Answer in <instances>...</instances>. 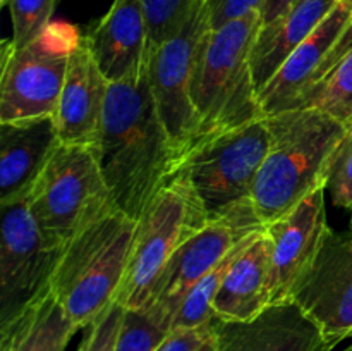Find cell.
Wrapping results in <instances>:
<instances>
[{"label": "cell", "mask_w": 352, "mask_h": 351, "mask_svg": "<svg viewBox=\"0 0 352 351\" xmlns=\"http://www.w3.org/2000/svg\"><path fill=\"white\" fill-rule=\"evenodd\" d=\"M93 151L117 209L140 219L170 181L179 157L155 103L148 58L138 78L110 83Z\"/></svg>", "instance_id": "cell-1"}, {"label": "cell", "mask_w": 352, "mask_h": 351, "mask_svg": "<svg viewBox=\"0 0 352 351\" xmlns=\"http://www.w3.org/2000/svg\"><path fill=\"white\" fill-rule=\"evenodd\" d=\"M265 119L270 147L254 179L251 202L267 226L325 188L330 160L347 129L318 109L285 110Z\"/></svg>", "instance_id": "cell-2"}, {"label": "cell", "mask_w": 352, "mask_h": 351, "mask_svg": "<svg viewBox=\"0 0 352 351\" xmlns=\"http://www.w3.org/2000/svg\"><path fill=\"white\" fill-rule=\"evenodd\" d=\"M261 24L260 10H251L217 30L208 28L199 40L191 72V102L199 119L195 141L265 117L251 69Z\"/></svg>", "instance_id": "cell-3"}, {"label": "cell", "mask_w": 352, "mask_h": 351, "mask_svg": "<svg viewBox=\"0 0 352 351\" xmlns=\"http://www.w3.org/2000/svg\"><path fill=\"white\" fill-rule=\"evenodd\" d=\"M138 220L116 210L72 237L52 277V291L78 329L116 301L129 264Z\"/></svg>", "instance_id": "cell-4"}, {"label": "cell", "mask_w": 352, "mask_h": 351, "mask_svg": "<svg viewBox=\"0 0 352 351\" xmlns=\"http://www.w3.org/2000/svg\"><path fill=\"white\" fill-rule=\"evenodd\" d=\"M28 209L50 246L72 237L119 210L96 155L81 145L60 143L28 193Z\"/></svg>", "instance_id": "cell-5"}, {"label": "cell", "mask_w": 352, "mask_h": 351, "mask_svg": "<svg viewBox=\"0 0 352 351\" xmlns=\"http://www.w3.org/2000/svg\"><path fill=\"white\" fill-rule=\"evenodd\" d=\"M268 147V124L260 117L236 129L199 138L179 155L172 178L188 179L210 219H215L251 202L254 179Z\"/></svg>", "instance_id": "cell-6"}, {"label": "cell", "mask_w": 352, "mask_h": 351, "mask_svg": "<svg viewBox=\"0 0 352 351\" xmlns=\"http://www.w3.org/2000/svg\"><path fill=\"white\" fill-rule=\"evenodd\" d=\"M208 222V210L191 182L174 176L138 219L129 264L116 301L124 308H143L151 282L168 258Z\"/></svg>", "instance_id": "cell-7"}, {"label": "cell", "mask_w": 352, "mask_h": 351, "mask_svg": "<svg viewBox=\"0 0 352 351\" xmlns=\"http://www.w3.org/2000/svg\"><path fill=\"white\" fill-rule=\"evenodd\" d=\"M78 28L52 21L34 41L14 48L2 43L0 124L55 117L72 52L81 41Z\"/></svg>", "instance_id": "cell-8"}, {"label": "cell", "mask_w": 352, "mask_h": 351, "mask_svg": "<svg viewBox=\"0 0 352 351\" xmlns=\"http://www.w3.org/2000/svg\"><path fill=\"white\" fill-rule=\"evenodd\" d=\"M253 202L210 219L199 233L189 237L151 282L141 310L170 332L175 315L188 292L251 234L265 229Z\"/></svg>", "instance_id": "cell-9"}, {"label": "cell", "mask_w": 352, "mask_h": 351, "mask_svg": "<svg viewBox=\"0 0 352 351\" xmlns=\"http://www.w3.org/2000/svg\"><path fill=\"white\" fill-rule=\"evenodd\" d=\"M62 253L64 248L50 246L38 231L28 209V196L2 203L0 323L50 289Z\"/></svg>", "instance_id": "cell-10"}, {"label": "cell", "mask_w": 352, "mask_h": 351, "mask_svg": "<svg viewBox=\"0 0 352 351\" xmlns=\"http://www.w3.org/2000/svg\"><path fill=\"white\" fill-rule=\"evenodd\" d=\"M210 26L206 2L192 12L184 26L148 50V74L162 123L181 155L192 145L199 119L191 102V72L196 47ZM179 158V157H177Z\"/></svg>", "instance_id": "cell-11"}, {"label": "cell", "mask_w": 352, "mask_h": 351, "mask_svg": "<svg viewBox=\"0 0 352 351\" xmlns=\"http://www.w3.org/2000/svg\"><path fill=\"white\" fill-rule=\"evenodd\" d=\"M333 348L352 339V236L330 229L291 296Z\"/></svg>", "instance_id": "cell-12"}, {"label": "cell", "mask_w": 352, "mask_h": 351, "mask_svg": "<svg viewBox=\"0 0 352 351\" xmlns=\"http://www.w3.org/2000/svg\"><path fill=\"white\" fill-rule=\"evenodd\" d=\"M329 233L325 188L316 189L284 217L267 224L270 241L272 305L291 301L294 288L311 267Z\"/></svg>", "instance_id": "cell-13"}, {"label": "cell", "mask_w": 352, "mask_h": 351, "mask_svg": "<svg viewBox=\"0 0 352 351\" xmlns=\"http://www.w3.org/2000/svg\"><path fill=\"white\" fill-rule=\"evenodd\" d=\"M210 329L217 351H333L294 301L270 305L250 322L213 319Z\"/></svg>", "instance_id": "cell-14"}, {"label": "cell", "mask_w": 352, "mask_h": 351, "mask_svg": "<svg viewBox=\"0 0 352 351\" xmlns=\"http://www.w3.org/2000/svg\"><path fill=\"white\" fill-rule=\"evenodd\" d=\"M352 21V2L339 0L320 26L285 58L268 85L258 93L263 116L299 109L306 93L316 83L320 67Z\"/></svg>", "instance_id": "cell-15"}, {"label": "cell", "mask_w": 352, "mask_h": 351, "mask_svg": "<svg viewBox=\"0 0 352 351\" xmlns=\"http://www.w3.org/2000/svg\"><path fill=\"white\" fill-rule=\"evenodd\" d=\"M96 65L109 83H126L143 71L150 48L141 0H113L109 12L85 34Z\"/></svg>", "instance_id": "cell-16"}, {"label": "cell", "mask_w": 352, "mask_h": 351, "mask_svg": "<svg viewBox=\"0 0 352 351\" xmlns=\"http://www.w3.org/2000/svg\"><path fill=\"white\" fill-rule=\"evenodd\" d=\"M109 86L110 83L96 65L82 36L69 61L67 76L54 117L60 143L81 145L95 150Z\"/></svg>", "instance_id": "cell-17"}, {"label": "cell", "mask_w": 352, "mask_h": 351, "mask_svg": "<svg viewBox=\"0 0 352 351\" xmlns=\"http://www.w3.org/2000/svg\"><path fill=\"white\" fill-rule=\"evenodd\" d=\"M58 145L54 117L0 124V203L28 196Z\"/></svg>", "instance_id": "cell-18"}, {"label": "cell", "mask_w": 352, "mask_h": 351, "mask_svg": "<svg viewBox=\"0 0 352 351\" xmlns=\"http://www.w3.org/2000/svg\"><path fill=\"white\" fill-rule=\"evenodd\" d=\"M270 305V241L265 227L232 262L212 306L215 319L226 322H250Z\"/></svg>", "instance_id": "cell-19"}, {"label": "cell", "mask_w": 352, "mask_h": 351, "mask_svg": "<svg viewBox=\"0 0 352 351\" xmlns=\"http://www.w3.org/2000/svg\"><path fill=\"white\" fill-rule=\"evenodd\" d=\"M339 0H298L280 17L261 24L251 50V69L256 92L268 85L285 58L320 26Z\"/></svg>", "instance_id": "cell-20"}, {"label": "cell", "mask_w": 352, "mask_h": 351, "mask_svg": "<svg viewBox=\"0 0 352 351\" xmlns=\"http://www.w3.org/2000/svg\"><path fill=\"white\" fill-rule=\"evenodd\" d=\"M76 330L79 329L50 288L0 323V351H65Z\"/></svg>", "instance_id": "cell-21"}, {"label": "cell", "mask_w": 352, "mask_h": 351, "mask_svg": "<svg viewBox=\"0 0 352 351\" xmlns=\"http://www.w3.org/2000/svg\"><path fill=\"white\" fill-rule=\"evenodd\" d=\"M263 231V229H261ZM260 233V231H258ZM258 233L251 234L246 240L241 241L226 258H223L220 264H217L191 291L188 292V296L182 301L181 308H179L177 315H175L174 323H172V330L179 329H198V327H206L212 323V320L215 319V313H213V298H215L217 291L222 286L223 277H226L227 270L232 265V262L236 260L237 255L241 253L244 246L256 236ZM170 330V332H172Z\"/></svg>", "instance_id": "cell-22"}, {"label": "cell", "mask_w": 352, "mask_h": 351, "mask_svg": "<svg viewBox=\"0 0 352 351\" xmlns=\"http://www.w3.org/2000/svg\"><path fill=\"white\" fill-rule=\"evenodd\" d=\"M299 109H318L352 129V50L302 98Z\"/></svg>", "instance_id": "cell-23"}, {"label": "cell", "mask_w": 352, "mask_h": 351, "mask_svg": "<svg viewBox=\"0 0 352 351\" xmlns=\"http://www.w3.org/2000/svg\"><path fill=\"white\" fill-rule=\"evenodd\" d=\"M206 0H141L148 23L151 47L174 36Z\"/></svg>", "instance_id": "cell-24"}, {"label": "cell", "mask_w": 352, "mask_h": 351, "mask_svg": "<svg viewBox=\"0 0 352 351\" xmlns=\"http://www.w3.org/2000/svg\"><path fill=\"white\" fill-rule=\"evenodd\" d=\"M10 19H12L14 48H23L36 40L52 23L57 0H9Z\"/></svg>", "instance_id": "cell-25"}, {"label": "cell", "mask_w": 352, "mask_h": 351, "mask_svg": "<svg viewBox=\"0 0 352 351\" xmlns=\"http://www.w3.org/2000/svg\"><path fill=\"white\" fill-rule=\"evenodd\" d=\"M167 336L168 330L144 310L126 308L113 351H155Z\"/></svg>", "instance_id": "cell-26"}, {"label": "cell", "mask_w": 352, "mask_h": 351, "mask_svg": "<svg viewBox=\"0 0 352 351\" xmlns=\"http://www.w3.org/2000/svg\"><path fill=\"white\" fill-rule=\"evenodd\" d=\"M336 206L352 212V129H347L330 160L327 186Z\"/></svg>", "instance_id": "cell-27"}, {"label": "cell", "mask_w": 352, "mask_h": 351, "mask_svg": "<svg viewBox=\"0 0 352 351\" xmlns=\"http://www.w3.org/2000/svg\"><path fill=\"white\" fill-rule=\"evenodd\" d=\"M124 308L120 303L113 301L109 308L103 310L102 315L88 327V334L81 341L82 351H113L122 327Z\"/></svg>", "instance_id": "cell-28"}, {"label": "cell", "mask_w": 352, "mask_h": 351, "mask_svg": "<svg viewBox=\"0 0 352 351\" xmlns=\"http://www.w3.org/2000/svg\"><path fill=\"white\" fill-rule=\"evenodd\" d=\"M265 0H206L212 30L223 26L251 10H260Z\"/></svg>", "instance_id": "cell-29"}, {"label": "cell", "mask_w": 352, "mask_h": 351, "mask_svg": "<svg viewBox=\"0 0 352 351\" xmlns=\"http://www.w3.org/2000/svg\"><path fill=\"white\" fill-rule=\"evenodd\" d=\"M210 339H212L210 326L172 330L155 351H199Z\"/></svg>", "instance_id": "cell-30"}, {"label": "cell", "mask_w": 352, "mask_h": 351, "mask_svg": "<svg viewBox=\"0 0 352 351\" xmlns=\"http://www.w3.org/2000/svg\"><path fill=\"white\" fill-rule=\"evenodd\" d=\"M351 50H352V21L349 23V26H347V30L344 31L342 36H340V40L337 41L336 47L330 50V54L327 55L325 61H323L322 67H320V71H318V76H316V83H318L320 79L325 78V76L329 74V72L332 71L337 64H339L340 58H342L346 54H349Z\"/></svg>", "instance_id": "cell-31"}, {"label": "cell", "mask_w": 352, "mask_h": 351, "mask_svg": "<svg viewBox=\"0 0 352 351\" xmlns=\"http://www.w3.org/2000/svg\"><path fill=\"white\" fill-rule=\"evenodd\" d=\"M298 0H265L263 6L260 7L261 23L268 24L280 17L285 10L291 9Z\"/></svg>", "instance_id": "cell-32"}, {"label": "cell", "mask_w": 352, "mask_h": 351, "mask_svg": "<svg viewBox=\"0 0 352 351\" xmlns=\"http://www.w3.org/2000/svg\"><path fill=\"white\" fill-rule=\"evenodd\" d=\"M199 351H217L215 350V343H213V336H212V339H210L208 343H206L205 346H203Z\"/></svg>", "instance_id": "cell-33"}, {"label": "cell", "mask_w": 352, "mask_h": 351, "mask_svg": "<svg viewBox=\"0 0 352 351\" xmlns=\"http://www.w3.org/2000/svg\"><path fill=\"white\" fill-rule=\"evenodd\" d=\"M0 3H2V6H7V3H9V0H0Z\"/></svg>", "instance_id": "cell-34"}, {"label": "cell", "mask_w": 352, "mask_h": 351, "mask_svg": "<svg viewBox=\"0 0 352 351\" xmlns=\"http://www.w3.org/2000/svg\"><path fill=\"white\" fill-rule=\"evenodd\" d=\"M344 351H352V343H351V344H349V346H347V348H346V350H344Z\"/></svg>", "instance_id": "cell-35"}, {"label": "cell", "mask_w": 352, "mask_h": 351, "mask_svg": "<svg viewBox=\"0 0 352 351\" xmlns=\"http://www.w3.org/2000/svg\"><path fill=\"white\" fill-rule=\"evenodd\" d=\"M349 229H351V233H349V234L352 236V217H351V226H349Z\"/></svg>", "instance_id": "cell-36"}, {"label": "cell", "mask_w": 352, "mask_h": 351, "mask_svg": "<svg viewBox=\"0 0 352 351\" xmlns=\"http://www.w3.org/2000/svg\"><path fill=\"white\" fill-rule=\"evenodd\" d=\"M78 351H82V348H81V344H79V348H78Z\"/></svg>", "instance_id": "cell-37"}, {"label": "cell", "mask_w": 352, "mask_h": 351, "mask_svg": "<svg viewBox=\"0 0 352 351\" xmlns=\"http://www.w3.org/2000/svg\"><path fill=\"white\" fill-rule=\"evenodd\" d=\"M351 2H352V0H351Z\"/></svg>", "instance_id": "cell-38"}]
</instances>
